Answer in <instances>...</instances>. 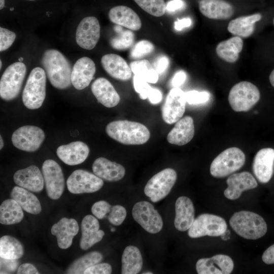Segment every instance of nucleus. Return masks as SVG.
Listing matches in <instances>:
<instances>
[{
    "label": "nucleus",
    "instance_id": "obj_2",
    "mask_svg": "<svg viewBox=\"0 0 274 274\" xmlns=\"http://www.w3.org/2000/svg\"><path fill=\"white\" fill-rule=\"evenodd\" d=\"M107 134L117 142L127 145H142L150 139V133L144 124L128 120H117L106 126Z\"/></svg>",
    "mask_w": 274,
    "mask_h": 274
},
{
    "label": "nucleus",
    "instance_id": "obj_59",
    "mask_svg": "<svg viewBox=\"0 0 274 274\" xmlns=\"http://www.w3.org/2000/svg\"><path fill=\"white\" fill-rule=\"evenodd\" d=\"M2 61L1 60H0V68H1V67H2Z\"/></svg>",
    "mask_w": 274,
    "mask_h": 274
},
{
    "label": "nucleus",
    "instance_id": "obj_60",
    "mask_svg": "<svg viewBox=\"0 0 274 274\" xmlns=\"http://www.w3.org/2000/svg\"><path fill=\"white\" fill-rule=\"evenodd\" d=\"M115 230V229L114 228H112L111 229V231H112V232L114 231Z\"/></svg>",
    "mask_w": 274,
    "mask_h": 274
},
{
    "label": "nucleus",
    "instance_id": "obj_21",
    "mask_svg": "<svg viewBox=\"0 0 274 274\" xmlns=\"http://www.w3.org/2000/svg\"><path fill=\"white\" fill-rule=\"evenodd\" d=\"M89 153L88 146L81 141L73 142L60 146L57 149L58 158L68 165H76L83 162Z\"/></svg>",
    "mask_w": 274,
    "mask_h": 274
},
{
    "label": "nucleus",
    "instance_id": "obj_34",
    "mask_svg": "<svg viewBox=\"0 0 274 274\" xmlns=\"http://www.w3.org/2000/svg\"><path fill=\"white\" fill-rule=\"evenodd\" d=\"M121 263V273H138L143 266V258L140 250L133 246H127L123 252Z\"/></svg>",
    "mask_w": 274,
    "mask_h": 274
},
{
    "label": "nucleus",
    "instance_id": "obj_9",
    "mask_svg": "<svg viewBox=\"0 0 274 274\" xmlns=\"http://www.w3.org/2000/svg\"><path fill=\"white\" fill-rule=\"evenodd\" d=\"M227 227L226 222L223 218L211 214H202L194 219L188 234L193 238L207 235L219 236L225 232Z\"/></svg>",
    "mask_w": 274,
    "mask_h": 274
},
{
    "label": "nucleus",
    "instance_id": "obj_13",
    "mask_svg": "<svg viewBox=\"0 0 274 274\" xmlns=\"http://www.w3.org/2000/svg\"><path fill=\"white\" fill-rule=\"evenodd\" d=\"M66 185L73 194L93 193L100 190L104 181L94 174L84 169H77L68 177Z\"/></svg>",
    "mask_w": 274,
    "mask_h": 274
},
{
    "label": "nucleus",
    "instance_id": "obj_17",
    "mask_svg": "<svg viewBox=\"0 0 274 274\" xmlns=\"http://www.w3.org/2000/svg\"><path fill=\"white\" fill-rule=\"evenodd\" d=\"M228 187L224 191L226 198L235 200L239 198L244 191L257 187V182L248 172H242L231 175L227 179Z\"/></svg>",
    "mask_w": 274,
    "mask_h": 274
},
{
    "label": "nucleus",
    "instance_id": "obj_8",
    "mask_svg": "<svg viewBox=\"0 0 274 274\" xmlns=\"http://www.w3.org/2000/svg\"><path fill=\"white\" fill-rule=\"evenodd\" d=\"M177 178V174L175 169L165 168L148 181L145 186L144 193L153 202H158L169 194Z\"/></svg>",
    "mask_w": 274,
    "mask_h": 274
},
{
    "label": "nucleus",
    "instance_id": "obj_18",
    "mask_svg": "<svg viewBox=\"0 0 274 274\" xmlns=\"http://www.w3.org/2000/svg\"><path fill=\"white\" fill-rule=\"evenodd\" d=\"M253 171L257 180L266 183L271 179L274 169V149L265 148L259 150L253 162Z\"/></svg>",
    "mask_w": 274,
    "mask_h": 274
},
{
    "label": "nucleus",
    "instance_id": "obj_16",
    "mask_svg": "<svg viewBox=\"0 0 274 274\" xmlns=\"http://www.w3.org/2000/svg\"><path fill=\"white\" fill-rule=\"evenodd\" d=\"M233 268L232 259L223 254L200 259L196 264V269L198 274H229Z\"/></svg>",
    "mask_w": 274,
    "mask_h": 274
},
{
    "label": "nucleus",
    "instance_id": "obj_45",
    "mask_svg": "<svg viewBox=\"0 0 274 274\" xmlns=\"http://www.w3.org/2000/svg\"><path fill=\"white\" fill-rule=\"evenodd\" d=\"M16 38L15 32L0 27V51L2 52L10 48Z\"/></svg>",
    "mask_w": 274,
    "mask_h": 274
},
{
    "label": "nucleus",
    "instance_id": "obj_48",
    "mask_svg": "<svg viewBox=\"0 0 274 274\" xmlns=\"http://www.w3.org/2000/svg\"><path fill=\"white\" fill-rule=\"evenodd\" d=\"M18 266L16 260L1 258V273H8L15 271Z\"/></svg>",
    "mask_w": 274,
    "mask_h": 274
},
{
    "label": "nucleus",
    "instance_id": "obj_57",
    "mask_svg": "<svg viewBox=\"0 0 274 274\" xmlns=\"http://www.w3.org/2000/svg\"><path fill=\"white\" fill-rule=\"evenodd\" d=\"M0 142H1L0 149L1 150L2 149L4 145V141L3 140L2 135L0 136Z\"/></svg>",
    "mask_w": 274,
    "mask_h": 274
},
{
    "label": "nucleus",
    "instance_id": "obj_46",
    "mask_svg": "<svg viewBox=\"0 0 274 274\" xmlns=\"http://www.w3.org/2000/svg\"><path fill=\"white\" fill-rule=\"evenodd\" d=\"M112 206L107 201L100 200L95 202L91 207V212L94 216L99 219L107 217Z\"/></svg>",
    "mask_w": 274,
    "mask_h": 274
},
{
    "label": "nucleus",
    "instance_id": "obj_31",
    "mask_svg": "<svg viewBox=\"0 0 274 274\" xmlns=\"http://www.w3.org/2000/svg\"><path fill=\"white\" fill-rule=\"evenodd\" d=\"M10 197L28 213L37 215L42 211L41 203L37 196L21 187L15 186L10 193Z\"/></svg>",
    "mask_w": 274,
    "mask_h": 274
},
{
    "label": "nucleus",
    "instance_id": "obj_62",
    "mask_svg": "<svg viewBox=\"0 0 274 274\" xmlns=\"http://www.w3.org/2000/svg\"><path fill=\"white\" fill-rule=\"evenodd\" d=\"M10 10H11V11H12V10H13V8H11Z\"/></svg>",
    "mask_w": 274,
    "mask_h": 274
},
{
    "label": "nucleus",
    "instance_id": "obj_19",
    "mask_svg": "<svg viewBox=\"0 0 274 274\" xmlns=\"http://www.w3.org/2000/svg\"><path fill=\"white\" fill-rule=\"evenodd\" d=\"M95 71V63L91 58L83 57L79 59L72 71L71 82L74 88L82 90L89 86Z\"/></svg>",
    "mask_w": 274,
    "mask_h": 274
},
{
    "label": "nucleus",
    "instance_id": "obj_43",
    "mask_svg": "<svg viewBox=\"0 0 274 274\" xmlns=\"http://www.w3.org/2000/svg\"><path fill=\"white\" fill-rule=\"evenodd\" d=\"M126 216V211L125 208L120 205H115L112 207L107 218L112 224L119 226L124 221Z\"/></svg>",
    "mask_w": 274,
    "mask_h": 274
},
{
    "label": "nucleus",
    "instance_id": "obj_25",
    "mask_svg": "<svg viewBox=\"0 0 274 274\" xmlns=\"http://www.w3.org/2000/svg\"><path fill=\"white\" fill-rule=\"evenodd\" d=\"M91 89L98 101L107 108L116 106L120 97L112 84L104 78H98L92 83Z\"/></svg>",
    "mask_w": 274,
    "mask_h": 274
},
{
    "label": "nucleus",
    "instance_id": "obj_42",
    "mask_svg": "<svg viewBox=\"0 0 274 274\" xmlns=\"http://www.w3.org/2000/svg\"><path fill=\"white\" fill-rule=\"evenodd\" d=\"M154 49L153 45L149 41H140L131 50L130 57L134 59H141L152 52Z\"/></svg>",
    "mask_w": 274,
    "mask_h": 274
},
{
    "label": "nucleus",
    "instance_id": "obj_28",
    "mask_svg": "<svg viewBox=\"0 0 274 274\" xmlns=\"http://www.w3.org/2000/svg\"><path fill=\"white\" fill-rule=\"evenodd\" d=\"M199 9L205 17L215 20L228 19L234 12L232 6L223 0H200Z\"/></svg>",
    "mask_w": 274,
    "mask_h": 274
},
{
    "label": "nucleus",
    "instance_id": "obj_33",
    "mask_svg": "<svg viewBox=\"0 0 274 274\" xmlns=\"http://www.w3.org/2000/svg\"><path fill=\"white\" fill-rule=\"evenodd\" d=\"M243 45L242 39L234 36L218 43L216 52L222 60L229 63H234L238 60Z\"/></svg>",
    "mask_w": 274,
    "mask_h": 274
},
{
    "label": "nucleus",
    "instance_id": "obj_32",
    "mask_svg": "<svg viewBox=\"0 0 274 274\" xmlns=\"http://www.w3.org/2000/svg\"><path fill=\"white\" fill-rule=\"evenodd\" d=\"M260 14L241 16L231 20L228 24V31L241 38H248L254 31V24L261 19Z\"/></svg>",
    "mask_w": 274,
    "mask_h": 274
},
{
    "label": "nucleus",
    "instance_id": "obj_52",
    "mask_svg": "<svg viewBox=\"0 0 274 274\" xmlns=\"http://www.w3.org/2000/svg\"><path fill=\"white\" fill-rule=\"evenodd\" d=\"M186 79V74L183 71L177 72L172 80V85L174 87H179L182 85Z\"/></svg>",
    "mask_w": 274,
    "mask_h": 274
},
{
    "label": "nucleus",
    "instance_id": "obj_56",
    "mask_svg": "<svg viewBox=\"0 0 274 274\" xmlns=\"http://www.w3.org/2000/svg\"><path fill=\"white\" fill-rule=\"evenodd\" d=\"M5 4V0H0V9L2 10L4 7Z\"/></svg>",
    "mask_w": 274,
    "mask_h": 274
},
{
    "label": "nucleus",
    "instance_id": "obj_35",
    "mask_svg": "<svg viewBox=\"0 0 274 274\" xmlns=\"http://www.w3.org/2000/svg\"><path fill=\"white\" fill-rule=\"evenodd\" d=\"M24 217L22 208L14 199L4 200L0 206V223L11 225L20 222Z\"/></svg>",
    "mask_w": 274,
    "mask_h": 274
},
{
    "label": "nucleus",
    "instance_id": "obj_27",
    "mask_svg": "<svg viewBox=\"0 0 274 274\" xmlns=\"http://www.w3.org/2000/svg\"><path fill=\"white\" fill-rule=\"evenodd\" d=\"M175 228L185 231L189 229L194 220V208L191 200L184 196L177 198L175 203Z\"/></svg>",
    "mask_w": 274,
    "mask_h": 274
},
{
    "label": "nucleus",
    "instance_id": "obj_14",
    "mask_svg": "<svg viewBox=\"0 0 274 274\" xmlns=\"http://www.w3.org/2000/svg\"><path fill=\"white\" fill-rule=\"evenodd\" d=\"M185 92L174 87L168 93L162 108V117L167 124L177 122L183 116L186 107Z\"/></svg>",
    "mask_w": 274,
    "mask_h": 274
},
{
    "label": "nucleus",
    "instance_id": "obj_36",
    "mask_svg": "<svg viewBox=\"0 0 274 274\" xmlns=\"http://www.w3.org/2000/svg\"><path fill=\"white\" fill-rule=\"evenodd\" d=\"M23 253L22 244L16 238L9 235H4L1 237V258L17 260L23 256Z\"/></svg>",
    "mask_w": 274,
    "mask_h": 274
},
{
    "label": "nucleus",
    "instance_id": "obj_49",
    "mask_svg": "<svg viewBox=\"0 0 274 274\" xmlns=\"http://www.w3.org/2000/svg\"><path fill=\"white\" fill-rule=\"evenodd\" d=\"M169 65V59L165 56H161L156 59L154 64V68L158 74H162Z\"/></svg>",
    "mask_w": 274,
    "mask_h": 274
},
{
    "label": "nucleus",
    "instance_id": "obj_29",
    "mask_svg": "<svg viewBox=\"0 0 274 274\" xmlns=\"http://www.w3.org/2000/svg\"><path fill=\"white\" fill-rule=\"evenodd\" d=\"M193 118L186 116L178 120L167 135V140L172 144L183 146L189 143L194 135Z\"/></svg>",
    "mask_w": 274,
    "mask_h": 274
},
{
    "label": "nucleus",
    "instance_id": "obj_44",
    "mask_svg": "<svg viewBox=\"0 0 274 274\" xmlns=\"http://www.w3.org/2000/svg\"><path fill=\"white\" fill-rule=\"evenodd\" d=\"M186 102L190 105L200 104L208 101L210 94L207 91L192 90L185 92Z\"/></svg>",
    "mask_w": 274,
    "mask_h": 274
},
{
    "label": "nucleus",
    "instance_id": "obj_10",
    "mask_svg": "<svg viewBox=\"0 0 274 274\" xmlns=\"http://www.w3.org/2000/svg\"><path fill=\"white\" fill-rule=\"evenodd\" d=\"M134 220L146 231L155 234L163 227L162 218L153 204L146 201L136 203L132 210Z\"/></svg>",
    "mask_w": 274,
    "mask_h": 274
},
{
    "label": "nucleus",
    "instance_id": "obj_23",
    "mask_svg": "<svg viewBox=\"0 0 274 274\" xmlns=\"http://www.w3.org/2000/svg\"><path fill=\"white\" fill-rule=\"evenodd\" d=\"M101 64L105 71L112 78L121 80H129L132 71L126 61L115 54H108L101 58Z\"/></svg>",
    "mask_w": 274,
    "mask_h": 274
},
{
    "label": "nucleus",
    "instance_id": "obj_11",
    "mask_svg": "<svg viewBox=\"0 0 274 274\" xmlns=\"http://www.w3.org/2000/svg\"><path fill=\"white\" fill-rule=\"evenodd\" d=\"M42 172L48 197L53 200L59 199L65 187L63 174L60 165L54 160H45L42 167Z\"/></svg>",
    "mask_w": 274,
    "mask_h": 274
},
{
    "label": "nucleus",
    "instance_id": "obj_58",
    "mask_svg": "<svg viewBox=\"0 0 274 274\" xmlns=\"http://www.w3.org/2000/svg\"><path fill=\"white\" fill-rule=\"evenodd\" d=\"M144 274H152V272H144L143 273Z\"/></svg>",
    "mask_w": 274,
    "mask_h": 274
},
{
    "label": "nucleus",
    "instance_id": "obj_3",
    "mask_svg": "<svg viewBox=\"0 0 274 274\" xmlns=\"http://www.w3.org/2000/svg\"><path fill=\"white\" fill-rule=\"evenodd\" d=\"M232 229L241 237L248 239H257L266 233L267 226L259 215L248 211L235 212L229 220Z\"/></svg>",
    "mask_w": 274,
    "mask_h": 274
},
{
    "label": "nucleus",
    "instance_id": "obj_15",
    "mask_svg": "<svg viewBox=\"0 0 274 274\" xmlns=\"http://www.w3.org/2000/svg\"><path fill=\"white\" fill-rule=\"evenodd\" d=\"M100 29L99 23L96 17L88 16L84 18L76 30L77 43L84 49H93L99 39Z\"/></svg>",
    "mask_w": 274,
    "mask_h": 274
},
{
    "label": "nucleus",
    "instance_id": "obj_12",
    "mask_svg": "<svg viewBox=\"0 0 274 274\" xmlns=\"http://www.w3.org/2000/svg\"><path fill=\"white\" fill-rule=\"evenodd\" d=\"M44 131L33 125H25L17 129L12 134L13 145L24 151L32 152L38 150L45 139Z\"/></svg>",
    "mask_w": 274,
    "mask_h": 274
},
{
    "label": "nucleus",
    "instance_id": "obj_51",
    "mask_svg": "<svg viewBox=\"0 0 274 274\" xmlns=\"http://www.w3.org/2000/svg\"><path fill=\"white\" fill-rule=\"evenodd\" d=\"M17 273L38 274L39 272L32 264L30 263H23L18 267Z\"/></svg>",
    "mask_w": 274,
    "mask_h": 274
},
{
    "label": "nucleus",
    "instance_id": "obj_4",
    "mask_svg": "<svg viewBox=\"0 0 274 274\" xmlns=\"http://www.w3.org/2000/svg\"><path fill=\"white\" fill-rule=\"evenodd\" d=\"M46 75L41 67H36L31 71L22 92V101L30 110L40 108L46 97Z\"/></svg>",
    "mask_w": 274,
    "mask_h": 274
},
{
    "label": "nucleus",
    "instance_id": "obj_50",
    "mask_svg": "<svg viewBox=\"0 0 274 274\" xmlns=\"http://www.w3.org/2000/svg\"><path fill=\"white\" fill-rule=\"evenodd\" d=\"M262 259L265 264H274V244L265 250L262 254Z\"/></svg>",
    "mask_w": 274,
    "mask_h": 274
},
{
    "label": "nucleus",
    "instance_id": "obj_30",
    "mask_svg": "<svg viewBox=\"0 0 274 274\" xmlns=\"http://www.w3.org/2000/svg\"><path fill=\"white\" fill-rule=\"evenodd\" d=\"M108 16L111 22L131 30H138L142 26L141 20L138 15L132 9L125 6L112 8Z\"/></svg>",
    "mask_w": 274,
    "mask_h": 274
},
{
    "label": "nucleus",
    "instance_id": "obj_26",
    "mask_svg": "<svg viewBox=\"0 0 274 274\" xmlns=\"http://www.w3.org/2000/svg\"><path fill=\"white\" fill-rule=\"evenodd\" d=\"M92 167L96 176L108 182L119 181L124 177L125 174V169L123 166L105 157L97 158L94 161Z\"/></svg>",
    "mask_w": 274,
    "mask_h": 274
},
{
    "label": "nucleus",
    "instance_id": "obj_47",
    "mask_svg": "<svg viewBox=\"0 0 274 274\" xmlns=\"http://www.w3.org/2000/svg\"><path fill=\"white\" fill-rule=\"evenodd\" d=\"M112 268L110 264L107 263L95 264L87 268L84 274H110Z\"/></svg>",
    "mask_w": 274,
    "mask_h": 274
},
{
    "label": "nucleus",
    "instance_id": "obj_38",
    "mask_svg": "<svg viewBox=\"0 0 274 274\" xmlns=\"http://www.w3.org/2000/svg\"><path fill=\"white\" fill-rule=\"evenodd\" d=\"M102 259V255L99 252H89L75 260L68 267L66 273H84L87 268L99 263Z\"/></svg>",
    "mask_w": 274,
    "mask_h": 274
},
{
    "label": "nucleus",
    "instance_id": "obj_63",
    "mask_svg": "<svg viewBox=\"0 0 274 274\" xmlns=\"http://www.w3.org/2000/svg\"><path fill=\"white\" fill-rule=\"evenodd\" d=\"M273 25H274V18H273Z\"/></svg>",
    "mask_w": 274,
    "mask_h": 274
},
{
    "label": "nucleus",
    "instance_id": "obj_20",
    "mask_svg": "<svg viewBox=\"0 0 274 274\" xmlns=\"http://www.w3.org/2000/svg\"><path fill=\"white\" fill-rule=\"evenodd\" d=\"M14 183L18 186L33 192H40L43 189L44 180L42 173L36 165L16 171L13 176Z\"/></svg>",
    "mask_w": 274,
    "mask_h": 274
},
{
    "label": "nucleus",
    "instance_id": "obj_5",
    "mask_svg": "<svg viewBox=\"0 0 274 274\" xmlns=\"http://www.w3.org/2000/svg\"><path fill=\"white\" fill-rule=\"evenodd\" d=\"M245 161V154L239 148H227L213 160L210 165L211 175L217 178L225 177L239 170Z\"/></svg>",
    "mask_w": 274,
    "mask_h": 274
},
{
    "label": "nucleus",
    "instance_id": "obj_40",
    "mask_svg": "<svg viewBox=\"0 0 274 274\" xmlns=\"http://www.w3.org/2000/svg\"><path fill=\"white\" fill-rule=\"evenodd\" d=\"M121 26L119 25L115 26V30L119 35L110 41L111 46L118 50L128 49L132 45L134 41V35L132 31L129 30H123Z\"/></svg>",
    "mask_w": 274,
    "mask_h": 274
},
{
    "label": "nucleus",
    "instance_id": "obj_7",
    "mask_svg": "<svg viewBox=\"0 0 274 274\" xmlns=\"http://www.w3.org/2000/svg\"><path fill=\"white\" fill-rule=\"evenodd\" d=\"M26 73V67L22 62L10 65L0 80V96L6 101L15 99L20 93Z\"/></svg>",
    "mask_w": 274,
    "mask_h": 274
},
{
    "label": "nucleus",
    "instance_id": "obj_53",
    "mask_svg": "<svg viewBox=\"0 0 274 274\" xmlns=\"http://www.w3.org/2000/svg\"><path fill=\"white\" fill-rule=\"evenodd\" d=\"M185 6L182 0H172L168 2L166 5V9L169 12H174L182 9Z\"/></svg>",
    "mask_w": 274,
    "mask_h": 274
},
{
    "label": "nucleus",
    "instance_id": "obj_41",
    "mask_svg": "<svg viewBox=\"0 0 274 274\" xmlns=\"http://www.w3.org/2000/svg\"><path fill=\"white\" fill-rule=\"evenodd\" d=\"M143 10L155 17L163 16L166 5L164 0H133Z\"/></svg>",
    "mask_w": 274,
    "mask_h": 274
},
{
    "label": "nucleus",
    "instance_id": "obj_39",
    "mask_svg": "<svg viewBox=\"0 0 274 274\" xmlns=\"http://www.w3.org/2000/svg\"><path fill=\"white\" fill-rule=\"evenodd\" d=\"M133 81L134 89L139 93L141 99L148 98L152 104H157L161 101L162 94L158 89L152 88L147 82L135 75L133 77Z\"/></svg>",
    "mask_w": 274,
    "mask_h": 274
},
{
    "label": "nucleus",
    "instance_id": "obj_61",
    "mask_svg": "<svg viewBox=\"0 0 274 274\" xmlns=\"http://www.w3.org/2000/svg\"><path fill=\"white\" fill-rule=\"evenodd\" d=\"M22 60H23V58H21V57L19 59V60L20 62H21Z\"/></svg>",
    "mask_w": 274,
    "mask_h": 274
},
{
    "label": "nucleus",
    "instance_id": "obj_37",
    "mask_svg": "<svg viewBox=\"0 0 274 274\" xmlns=\"http://www.w3.org/2000/svg\"><path fill=\"white\" fill-rule=\"evenodd\" d=\"M130 67L134 75L142 78L148 83H156L158 80V74L154 67L146 59L133 61Z\"/></svg>",
    "mask_w": 274,
    "mask_h": 274
},
{
    "label": "nucleus",
    "instance_id": "obj_54",
    "mask_svg": "<svg viewBox=\"0 0 274 274\" xmlns=\"http://www.w3.org/2000/svg\"><path fill=\"white\" fill-rule=\"evenodd\" d=\"M192 23V21L190 18H184L179 19L175 22L174 27L176 30L180 31L185 27H189Z\"/></svg>",
    "mask_w": 274,
    "mask_h": 274
},
{
    "label": "nucleus",
    "instance_id": "obj_64",
    "mask_svg": "<svg viewBox=\"0 0 274 274\" xmlns=\"http://www.w3.org/2000/svg\"><path fill=\"white\" fill-rule=\"evenodd\" d=\"M28 1H35V0H28Z\"/></svg>",
    "mask_w": 274,
    "mask_h": 274
},
{
    "label": "nucleus",
    "instance_id": "obj_1",
    "mask_svg": "<svg viewBox=\"0 0 274 274\" xmlns=\"http://www.w3.org/2000/svg\"><path fill=\"white\" fill-rule=\"evenodd\" d=\"M42 64L51 85L58 89L68 88L72 83V67L67 59L55 49L46 50Z\"/></svg>",
    "mask_w": 274,
    "mask_h": 274
},
{
    "label": "nucleus",
    "instance_id": "obj_22",
    "mask_svg": "<svg viewBox=\"0 0 274 274\" xmlns=\"http://www.w3.org/2000/svg\"><path fill=\"white\" fill-rule=\"evenodd\" d=\"M79 228L75 219L64 217L52 226L51 232L56 237L58 247L66 249L72 245L74 237L79 232Z\"/></svg>",
    "mask_w": 274,
    "mask_h": 274
},
{
    "label": "nucleus",
    "instance_id": "obj_24",
    "mask_svg": "<svg viewBox=\"0 0 274 274\" xmlns=\"http://www.w3.org/2000/svg\"><path fill=\"white\" fill-rule=\"evenodd\" d=\"M99 223L97 219L91 215L85 216L81 222L82 236L80 247L86 250L95 244L99 242L105 235L102 230H99Z\"/></svg>",
    "mask_w": 274,
    "mask_h": 274
},
{
    "label": "nucleus",
    "instance_id": "obj_55",
    "mask_svg": "<svg viewBox=\"0 0 274 274\" xmlns=\"http://www.w3.org/2000/svg\"><path fill=\"white\" fill-rule=\"evenodd\" d=\"M269 80L271 85L274 87V70H273L269 76Z\"/></svg>",
    "mask_w": 274,
    "mask_h": 274
},
{
    "label": "nucleus",
    "instance_id": "obj_6",
    "mask_svg": "<svg viewBox=\"0 0 274 274\" xmlns=\"http://www.w3.org/2000/svg\"><path fill=\"white\" fill-rule=\"evenodd\" d=\"M260 98V93L256 86L248 81H242L231 88L228 99L232 109L239 112L251 110Z\"/></svg>",
    "mask_w": 274,
    "mask_h": 274
}]
</instances>
